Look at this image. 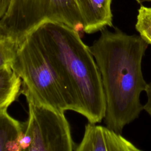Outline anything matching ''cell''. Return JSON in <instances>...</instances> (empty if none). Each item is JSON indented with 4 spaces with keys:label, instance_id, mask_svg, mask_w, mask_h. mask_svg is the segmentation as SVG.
<instances>
[{
    "label": "cell",
    "instance_id": "obj_5",
    "mask_svg": "<svg viewBox=\"0 0 151 151\" xmlns=\"http://www.w3.org/2000/svg\"><path fill=\"white\" fill-rule=\"evenodd\" d=\"M28 106V119L24 132L32 138L27 151H72L76 146L64 113L37 101L28 91L21 89Z\"/></svg>",
    "mask_w": 151,
    "mask_h": 151
},
{
    "label": "cell",
    "instance_id": "obj_10",
    "mask_svg": "<svg viewBox=\"0 0 151 151\" xmlns=\"http://www.w3.org/2000/svg\"><path fill=\"white\" fill-rule=\"evenodd\" d=\"M135 28L141 37L151 45V7H140Z\"/></svg>",
    "mask_w": 151,
    "mask_h": 151
},
{
    "label": "cell",
    "instance_id": "obj_11",
    "mask_svg": "<svg viewBox=\"0 0 151 151\" xmlns=\"http://www.w3.org/2000/svg\"><path fill=\"white\" fill-rule=\"evenodd\" d=\"M19 45L12 40L0 38V71L11 67Z\"/></svg>",
    "mask_w": 151,
    "mask_h": 151
},
{
    "label": "cell",
    "instance_id": "obj_13",
    "mask_svg": "<svg viewBox=\"0 0 151 151\" xmlns=\"http://www.w3.org/2000/svg\"><path fill=\"white\" fill-rule=\"evenodd\" d=\"M11 0H0V19L7 11Z\"/></svg>",
    "mask_w": 151,
    "mask_h": 151
},
{
    "label": "cell",
    "instance_id": "obj_4",
    "mask_svg": "<svg viewBox=\"0 0 151 151\" xmlns=\"http://www.w3.org/2000/svg\"><path fill=\"white\" fill-rule=\"evenodd\" d=\"M46 21L61 22L78 32L83 31L76 0H11L0 19V38L19 44L29 32Z\"/></svg>",
    "mask_w": 151,
    "mask_h": 151
},
{
    "label": "cell",
    "instance_id": "obj_3",
    "mask_svg": "<svg viewBox=\"0 0 151 151\" xmlns=\"http://www.w3.org/2000/svg\"><path fill=\"white\" fill-rule=\"evenodd\" d=\"M22 81L21 89L60 112L74 110L72 100L45 55L27 35L19 44L11 66Z\"/></svg>",
    "mask_w": 151,
    "mask_h": 151
},
{
    "label": "cell",
    "instance_id": "obj_1",
    "mask_svg": "<svg viewBox=\"0 0 151 151\" xmlns=\"http://www.w3.org/2000/svg\"><path fill=\"white\" fill-rule=\"evenodd\" d=\"M89 47L99 69L104 89L107 127L121 133L137 119L143 106L140 101L146 83L142 62L149 44L140 35H128L106 28Z\"/></svg>",
    "mask_w": 151,
    "mask_h": 151
},
{
    "label": "cell",
    "instance_id": "obj_8",
    "mask_svg": "<svg viewBox=\"0 0 151 151\" xmlns=\"http://www.w3.org/2000/svg\"><path fill=\"white\" fill-rule=\"evenodd\" d=\"M24 123L12 117L7 109L0 110V151H21L18 139Z\"/></svg>",
    "mask_w": 151,
    "mask_h": 151
},
{
    "label": "cell",
    "instance_id": "obj_2",
    "mask_svg": "<svg viewBox=\"0 0 151 151\" xmlns=\"http://www.w3.org/2000/svg\"><path fill=\"white\" fill-rule=\"evenodd\" d=\"M29 35L42 51L69 94L73 111L88 122L104 118L106 103L96 60L78 31L61 22L46 21Z\"/></svg>",
    "mask_w": 151,
    "mask_h": 151
},
{
    "label": "cell",
    "instance_id": "obj_12",
    "mask_svg": "<svg viewBox=\"0 0 151 151\" xmlns=\"http://www.w3.org/2000/svg\"><path fill=\"white\" fill-rule=\"evenodd\" d=\"M145 91L147 94V101L143 106V109L151 116V82L147 84Z\"/></svg>",
    "mask_w": 151,
    "mask_h": 151
},
{
    "label": "cell",
    "instance_id": "obj_7",
    "mask_svg": "<svg viewBox=\"0 0 151 151\" xmlns=\"http://www.w3.org/2000/svg\"><path fill=\"white\" fill-rule=\"evenodd\" d=\"M83 24V31L93 34L106 27H113L111 0H76Z\"/></svg>",
    "mask_w": 151,
    "mask_h": 151
},
{
    "label": "cell",
    "instance_id": "obj_9",
    "mask_svg": "<svg viewBox=\"0 0 151 151\" xmlns=\"http://www.w3.org/2000/svg\"><path fill=\"white\" fill-rule=\"evenodd\" d=\"M22 81L11 67L0 71V110L8 107L20 93Z\"/></svg>",
    "mask_w": 151,
    "mask_h": 151
},
{
    "label": "cell",
    "instance_id": "obj_6",
    "mask_svg": "<svg viewBox=\"0 0 151 151\" xmlns=\"http://www.w3.org/2000/svg\"><path fill=\"white\" fill-rule=\"evenodd\" d=\"M76 151H140L131 142L113 129L88 122Z\"/></svg>",
    "mask_w": 151,
    "mask_h": 151
}]
</instances>
